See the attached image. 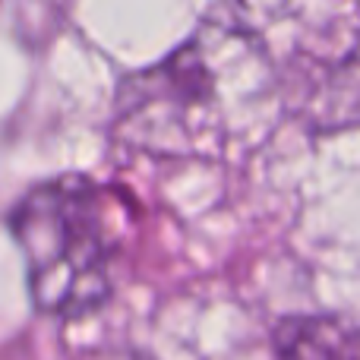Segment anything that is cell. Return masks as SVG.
Returning <instances> with one entry per match:
<instances>
[{
  "mask_svg": "<svg viewBox=\"0 0 360 360\" xmlns=\"http://www.w3.org/2000/svg\"><path fill=\"white\" fill-rule=\"evenodd\" d=\"M278 95V76L250 6H212L205 22L152 70L124 79L117 127L127 143L158 155L221 149L253 111Z\"/></svg>",
  "mask_w": 360,
  "mask_h": 360,
  "instance_id": "1",
  "label": "cell"
},
{
  "mask_svg": "<svg viewBox=\"0 0 360 360\" xmlns=\"http://www.w3.org/2000/svg\"><path fill=\"white\" fill-rule=\"evenodd\" d=\"M13 237L29 266L35 307L51 316H86L111 291V243L98 190L86 177L38 184L10 215Z\"/></svg>",
  "mask_w": 360,
  "mask_h": 360,
  "instance_id": "2",
  "label": "cell"
},
{
  "mask_svg": "<svg viewBox=\"0 0 360 360\" xmlns=\"http://www.w3.org/2000/svg\"><path fill=\"white\" fill-rule=\"evenodd\" d=\"M300 22L281 51L269 48L281 101L310 124L332 127L360 120V10L294 6Z\"/></svg>",
  "mask_w": 360,
  "mask_h": 360,
  "instance_id": "3",
  "label": "cell"
},
{
  "mask_svg": "<svg viewBox=\"0 0 360 360\" xmlns=\"http://www.w3.org/2000/svg\"><path fill=\"white\" fill-rule=\"evenodd\" d=\"M278 360H360V316H291L275 329Z\"/></svg>",
  "mask_w": 360,
  "mask_h": 360,
  "instance_id": "4",
  "label": "cell"
}]
</instances>
